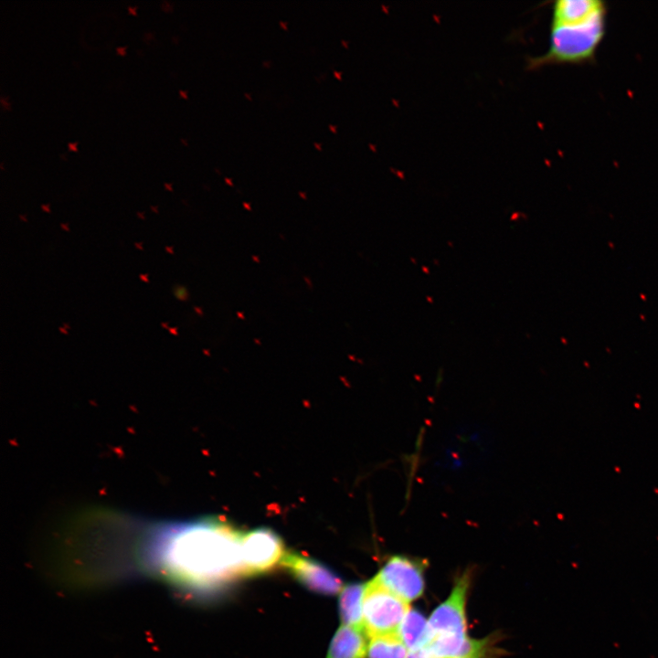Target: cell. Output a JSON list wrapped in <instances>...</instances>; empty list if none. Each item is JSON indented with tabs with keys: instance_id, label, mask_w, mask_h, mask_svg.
Returning <instances> with one entry per match:
<instances>
[{
	"instance_id": "6da1fadb",
	"label": "cell",
	"mask_w": 658,
	"mask_h": 658,
	"mask_svg": "<svg viewBox=\"0 0 658 658\" xmlns=\"http://www.w3.org/2000/svg\"><path fill=\"white\" fill-rule=\"evenodd\" d=\"M243 534L219 516L142 521L133 547L134 574L178 594H203L227 573L243 574Z\"/></svg>"
},
{
	"instance_id": "7a4b0ae2",
	"label": "cell",
	"mask_w": 658,
	"mask_h": 658,
	"mask_svg": "<svg viewBox=\"0 0 658 658\" xmlns=\"http://www.w3.org/2000/svg\"><path fill=\"white\" fill-rule=\"evenodd\" d=\"M606 16L604 10L582 23L551 25L548 49L541 56L530 58L527 69L590 61L604 37Z\"/></svg>"
},
{
	"instance_id": "3957f363",
	"label": "cell",
	"mask_w": 658,
	"mask_h": 658,
	"mask_svg": "<svg viewBox=\"0 0 658 658\" xmlns=\"http://www.w3.org/2000/svg\"><path fill=\"white\" fill-rule=\"evenodd\" d=\"M409 606L376 576L366 584L363 598L364 628L370 639L399 634Z\"/></svg>"
},
{
	"instance_id": "277c9868",
	"label": "cell",
	"mask_w": 658,
	"mask_h": 658,
	"mask_svg": "<svg viewBox=\"0 0 658 658\" xmlns=\"http://www.w3.org/2000/svg\"><path fill=\"white\" fill-rule=\"evenodd\" d=\"M470 582L471 572L466 570L455 581L447 600L431 613L428 620L429 642L468 637L465 606Z\"/></svg>"
},
{
	"instance_id": "5b68a950",
	"label": "cell",
	"mask_w": 658,
	"mask_h": 658,
	"mask_svg": "<svg viewBox=\"0 0 658 658\" xmlns=\"http://www.w3.org/2000/svg\"><path fill=\"white\" fill-rule=\"evenodd\" d=\"M425 565L422 559L395 555L387 560L377 577L389 590L409 603L423 594Z\"/></svg>"
},
{
	"instance_id": "8992f818",
	"label": "cell",
	"mask_w": 658,
	"mask_h": 658,
	"mask_svg": "<svg viewBox=\"0 0 658 658\" xmlns=\"http://www.w3.org/2000/svg\"><path fill=\"white\" fill-rule=\"evenodd\" d=\"M285 554L284 545L277 533L268 527L244 532L241 539L243 574L267 571L280 563Z\"/></svg>"
},
{
	"instance_id": "52a82bcc",
	"label": "cell",
	"mask_w": 658,
	"mask_h": 658,
	"mask_svg": "<svg viewBox=\"0 0 658 658\" xmlns=\"http://www.w3.org/2000/svg\"><path fill=\"white\" fill-rule=\"evenodd\" d=\"M280 564L313 591L334 595L343 589L342 580L323 564L295 552H285Z\"/></svg>"
},
{
	"instance_id": "ba28073f",
	"label": "cell",
	"mask_w": 658,
	"mask_h": 658,
	"mask_svg": "<svg viewBox=\"0 0 658 658\" xmlns=\"http://www.w3.org/2000/svg\"><path fill=\"white\" fill-rule=\"evenodd\" d=\"M607 10L600 0H558L552 6L551 25L578 24Z\"/></svg>"
},
{
	"instance_id": "9c48e42d",
	"label": "cell",
	"mask_w": 658,
	"mask_h": 658,
	"mask_svg": "<svg viewBox=\"0 0 658 658\" xmlns=\"http://www.w3.org/2000/svg\"><path fill=\"white\" fill-rule=\"evenodd\" d=\"M367 647L365 631L342 624L330 642L326 658H365Z\"/></svg>"
},
{
	"instance_id": "30bf717a",
	"label": "cell",
	"mask_w": 658,
	"mask_h": 658,
	"mask_svg": "<svg viewBox=\"0 0 658 658\" xmlns=\"http://www.w3.org/2000/svg\"><path fill=\"white\" fill-rule=\"evenodd\" d=\"M366 584H349L340 591L339 613L343 625L365 631L363 598Z\"/></svg>"
},
{
	"instance_id": "8fae6325",
	"label": "cell",
	"mask_w": 658,
	"mask_h": 658,
	"mask_svg": "<svg viewBox=\"0 0 658 658\" xmlns=\"http://www.w3.org/2000/svg\"><path fill=\"white\" fill-rule=\"evenodd\" d=\"M399 636L409 652L423 648L429 642L428 620L418 610L409 609L401 623Z\"/></svg>"
},
{
	"instance_id": "7c38bea8",
	"label": "cell",
	"mask_w": 658,
	"mask_h": 658,
	"mask_svg": "<svg viewBox=\"0 0 658 658\" xmlns=\"http://www.w3.org/2000/svg\"><path fill=\"white\" fill-rule=\"evenodd\" d=\"M409 653L399 634L372 638L367 647L368 658H408Z\"/></svg>"
},
{
	"instance_id": "4fadbf2b",
	"label": "cell",
	"mask_w": 658,
	"mask_h": 658,
	"mask_svg": "<svg viewBox=\"0 0 658 658\" xmlns=\"http://www.w3.org/2000/svg\"><path fill=\"white\" fill-rule=\"evenodd\" d=\"M408 658H431L424 648L409 651Z\"/></svg>"
},
{
	"instance_id": "5bb4252c",
	"label": "cell",
	"mask_w": 658,
	"mask_h": 658,
	"mask_svg": "<svg viewBox=\"0 0 658 658\" xmlns=\"http://www.w3.org/2000/svg\"><path fill=\"white\" fill-rule=\"evenodd\" d=\"M175 295L178 299L185 301L187 297V292L184 287H176V289H175Z\"/></svg>"
},
{
	"instance_id": "9a60e30c",
	"label": "cell",
	"mask_w": 658,
	"mask_h": 658,
	"mask_svg": "<svg viewBox=\"0 0 658 658\" xmlns=\"http://www.w3.org/2000/svg\"><path fill=\"white\" fill-rule=\"evenodd\" d=\"M161 7H162V9L164 10V11H171V10L173 9V5H172L171 3L168 2L167 0H163V1H162V3H161Z\"/></svg>"
},
{
	"instance_id": "2e32d148",
	"label": "cell",
	"mask_w": 658,
	"mask_h": 658,
	"mask_svg": "<svg viewBox=\"0 0 658 658\" xmlns=\"http://www.w3.org/2000/svg\"><path fill=\"white\" fill-rule=\"evenodd\" d=\"M0 101H1V105H2V107H3L4 109H5V110H9V109H10V105H9V102H8V101H7V97H5V96H1Z\"/></svg>"
},
{
	"instance_id": "e0dca14e",
	"label": "cell",
	"mask_w": 658,
	"mask_h": 658,
	"mask_svg": "<svg viewBox=\"0 0 658 658\" xmlns=\"http://www.w3.org/2000/svg\"><path fill=\"white\" fill-rule=\"evenodd\" d=\"M77 144H78V142L68 143V148L71 151L77 152L78 151Z\"/></svg>"
},
{
	"instance_id": "ac0fdd59",
	"label": "cell",
	"mask_w": 658,
	"mask_h": 658,
	"mask_svg": "<svg viewBox=\"0 0 658 658\" xmlns=\"http://www.w3.org/2000/svg\"><path fill=\"white\" fill-rule=\"evenodd\" d=\"M125 50H126V47H124V46H123V47H117V48H116L117 53H119V54H121V55H124V54H125Z\"/></svg>"
},
{
	"instance_id": "d6986e66",
	"label": "cell",
	"mask_w": 658,
	"mask_h": 658,
	"mask_svg": "<svg viewBox=\"0 0 658 658\" xmlns=\"http://www.w3.org/2000/svg\"><path fill=\"white\" fill-rule=\"evenodd\" d=\"M128 11L132 13L133 15H136V5H128Z\"/></svg>"
},
{
	"instance_id": "ffe728a7",
	"label": "cell",
	"mask_w": 658,
	"mask_h": 658,
	"mask_svg": "<svg viewBox=\"0 0 658 658\" xmlns=\"http://www.w3.org/2000/svg\"><path fill=\"white\" fill-rule=\"evenodd\" d=\"M179 94H180L182 97H184V98H187V95H186V90H179Z\"/></svg>"
},
{
	"instance_id": "44dd1931",
	"label": "cell",
	"mask_w": 658,
	"mask_h": 658,
	"mask_svg": "<svg viewBox=\"0 0 658 658\" xmlns=\"http://www.w3.org/2000/svg\"><path fill=\"white\" fill-rule=\"evenodd\" d=\"M164 187L170 191H172L171 184L170 183H164Z\"/></svg>"
},
{
	"instance_id": "7402d4cb",
	"label": "cell",
	"mask_w": 658,
	"mask_h": 658,
	"mask_svg": "<svg viewBox=\"0 0 658 658\" xmlns=\"http://www.w3.org/2000/svg\"><path fill=\"white\" fill-rule=\"evenodd\" d=\"M42 208L45 209V210H47L48 212H49L48 206H44V205H42Z\"/></svg>"
},
{
	"instance_id": "603a6c76",
	"label": "cell",
	"mask_w": 658,
	"mask_h": 658,
	"mask_svg": "<svg viewBox=\"0 0 658 658\" xmlns=\"http://www.w3.org/2000/svg\"><path fill=\"white\" fill-rule=\"evenodd\" d=\"M59 156L64 160L66 159V156L63 154H60Z\"/></svg>"
},
{
	"instance_id": "cb8c5ba5",
	"label": "cell",
	"mask_w": 658,
	"mask_h": 658,
	"mask_svg": "<svg viewBox=\"0 0 658 658\" xmlns=\"http://www.w3.org/2000/svg\"><path fill=\"white\" fill-rule=\"evenodd\" d=\"M181 142L184 143L186 145L187 144L185 139H181Z\"/></svg>"
}]
</instances>
